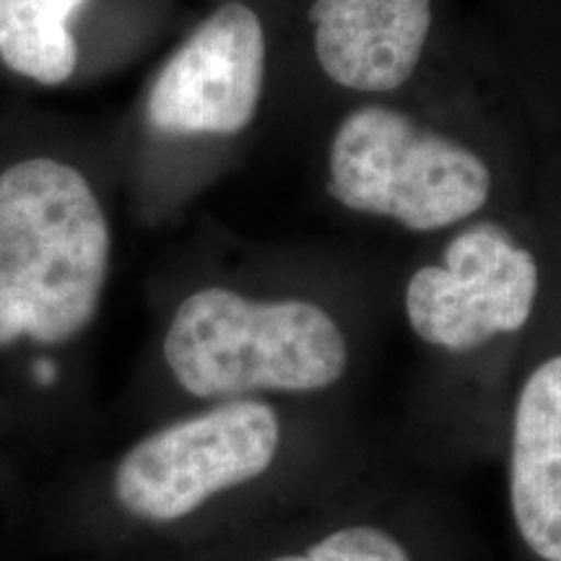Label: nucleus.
I'll return each mask as SVG.
<instances>
[{
	"instance_id": "2",
	"label": "nucleus",
	"mask_w": 561,
	"mask_h": 561,
	"mask_svg": "<svg viewBox=\"0 0 561 561\" xmlns=\"http://www.w3.org/2000/svg\"><path fill=\"white\" fill-rule=\"evenodd\" d=\"M398 458L364 403L240 398L138 426L83 473L73 530L96 559L178 549L299 507Z\"/></svg>"
},
{
	"instance_id": "4",
	"label": "nucleus",
	"mask_w": 561,
	"mask_h": 561,
	"mask_svg": "<svg viewBox=\"0 0 561 561\" xmlns=\"http://www.w3.org/2000/svg\"><path fill=\"white\" fill-rule=\"evenodd\" d=\"M546 286L541 180L528 203L421 242L396 271L411 346L401 450L434 476L500 460L504 409Z\"/></svg>"
},
{
	"instance_id": "6",
	"label": "nucleus",
	"mask_w": 561,
	"mask_h": 561,
	"mask_svg": "<svg viewBox=\"0 0 561 561\" xmlns=\"http://www.w3.org/2000/svg\"><path fill=\"white\" fill-rule=\"evenodd\" d=\"M276 0H216L164 55L130 123V182L144 210H172L234 159L273 107Z\"/></svg>"
},
{
	"instance_id": "5",
	"label": "nucleus",
	"mask_w": 561,
	"mask_h": 561,
	"mask_svg": "<svg viewBox=\"0 0 561 561\" xmlns=\"http://www.w3.org/2000/svg\"><path fill=\"white\" fill-rule=\"evenodd\" d=\"M115 268V216L102 174L62 144L0 151V367H47L100 320Z\"/></svg>"
},
{
	"instance_id": "8",
	"label": "nucleus",
	"mask_w": 561,
	"mask_h": 561,
	"mask_svg": "<svg viewBox=\"0 0 561 561\" xmlns=\"http://www.w3.org/2000/svg\"><path fill=\"white\" fill-rule=\"evenodd\" d=\"M445 0H276L286 94L318 100V123L354 102L398 96L455 60Z\"/></svg>"
},
{
	"instance_id": "1",
	"label": "nucleus",
	"mask_w": 561,
	"mask_h": 561,
	"mask_svg": "<svg viewBox=\"0 0 561 561\" xmlns=\"http://www.w3.org/2000/svg\"><path fill=\"white\" fill-rule=\"evenodd\" d=\"M396 271L346 252L271 248L191 273L157 314L133 421L240 398L364 403L396 322Z\"/></svg>"
},
{
	"instance_id": "11",
	"label": "nucleus",
	"mask_w": 561,
	"mask_h": 561,
	"mask_svg": "<svg viewBox=\"0 0 561 561\" xmlns=\"http://www.w3.org/2000/svg\"><path fill=\"white\" fill-rule=\"evenodd\" d=\"M559 102H561V83H559Z\"/></svg>"
},
{
	"instance_id": "7",
	"label": "nucleus",
	"mask_w": 561,
	"mask_h": 561,
	"mask_svg": "<svg viewBox=\"0 0 561 561\" xmlns=\"http://www.w3.org/2000/svg\"><path fill=\"white\" fill-rule=\"evenodd\" d=\"M442 481L398 458L206 541L96 561H473L468 523Z\"/></svg>"
},
{
	"instance_id": "3",
	"label": "nucleus",
	"mask_w": 561,
	"mask_h": 561,
	"mask_svg": "<svg viewBox=\"0 0 561 561\" xmlns=\"http://www.w3.org/2000/svg\"><path fill=\"white\" fill-rule=\"evenodd\" d=\"M559 136L528 60L481 91L455 58L405 94L331 112L320 123V191L348 219L421 244L528 203Z\"/></svg>"
},
{
	"instance_id": "10",
	"label": "nucleus",
	"mask_w": 561,
	"mask_h": 561,
	"mask_svg": "<svg viewBox=\"0 0 561 561\" xmlns=\"http://www.w3.org/2000/svg\"><path fill=\"white\" fill-rule=\"evenodd\" d=\"M102 0H0V68L39 89L81 79Z\"/></svg>"
},
{
	"instance_id": "9",
	"label": "nucleus",
	"mask_w": 561,
	"mask_h": 561,
	"mask_svg": "<svg viewBox=\"0 0 561 561\" xmlns=\"http://www.w3.org/2000/svg\"><path fill=\"white\" fill-rule=\"evenodd\" d=\"M546 286L504 409V473L512 561H561V138L541 174Z\"/></svg>"
}]
</instances>
